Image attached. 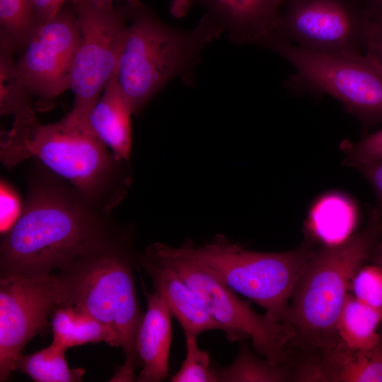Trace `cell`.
Here are the masks:
<instances>
[{"label":"cell","mask_w":382,"mask_h":382,"mask_svg":"<svg viewBox=\"0 0 382 382\" xmlns=\"http://www.w3.org/2000/svg\"><path fill=\"white\" fill-rule=\"evenodd\" d=\"M129 227L45 166L28 181L23 210L0 243V279L47 276Z\"/></svg>","instance_id":"1"},{"label":"cell","mask_w":382,"mask_h":382,"mask_svg":"<svg viewBox=\"0 0 382 382\" xmlns=\"http://www.w3.org/2000/svg\"><path fill=\"white\" fill-rule=\"evenodd\" d=\"M0 157L12 168L33 157L108 213L125 197L131 183L127 162L119 160L87 124L66 116L41 125L36 115L13 121L1 135Z\"/></svg>","instance_id":"2"},{"label":"cell","mask_w":382,"mask_h":382,"mask_svg":"<svg viewBox=\"0 0 382 382\" xmlns=\"http://www.w3.org/2000/svg\"><path fill=\"white\" fill-rule=\"evenodd\" d=\"M130 228L100 243L55 271L61 292L59 307L74 306L108 327L125 362L114 381H132L140 365L136 340L144 316L138 301L134 272L139 255Z\"/></svg>","instance_id":"3"},{"label":"cell","mask_w":382,"mask_h":382,"mask_svg":"<svg viewBox=\"0 0 382 382\" xmlns=\"http://www.w3.org/2000/svg\"><path fill=\"white\" fill-rule=\"evenodd\" d=\"M122 6L127 24L115 76L134 115L172 80L186 76L224 33L206 13L185 30L168 25L141 1Z\"/></svg>","instance_id":"4"},{"label":"cell","mask_w":382,"mask_h":382,"mask_svg":"<svg viewBox=\"0 0 382 382\" xmlns=\"http://www.w3.org/2000/svg\"><path fill=\"white\" fill-rule=\"evenodd\" d=\"M382 238V222L370 207L365 228L345 241L315 250L293 290L284 323L304 355L338 342L337 325L352 279Z\"/></svg>","instance_id":"5"},{"label":"cell","mask_w":382,"mask_h":382,"mask_svg":"<svg viewBox=\"0 0 382 382\" xmlns=\"http://www.w3.org/2000/svg\"><path fill=\"white\" fill-rule=\"evenodd\" d=\"M181 246L236 293L254 301L281 323L294 286L315 250L308 238L290 250L262 253L246 250L221 234L202 245L188 241Z\"/></svg>","instance_id":"6"},{"label":"cell","mask_w":382,"mask_h":382,"mask_svg":"<svg viewBox=\"0 0 382 382\" xmlns=\"http://www.w3.org/2000/svg\"><path fill=\"white\" fill-rule=\"evenodd\" d=\"M144 251L171 267L194 290L229 341L251 340L255 351L268 361L292 364L291 336L284 323L255 312L181 245L170 247L157 242Z\"/></svg>","instance_id":"7"},{"label":"cell","mask_w":382,"mask_h":382,"mask_svg":"<svg viewBox=\"0 0 382 382\" xmlns=\"http://www.w3.org/2000/svg\"><path fill=\"white\" fill-rule=\"evenodd\" d=\"M265 47L293 66V88L336 99L364 128L382 123V76L364 54L308 51L279 35Z\"/></svg>","instance_id":"8"},{"label":"cell","mask_w":382,"mask_h":382,"mask_svg":"<svg viewBox=\"0 0 382 382\" xmlns=\"http://www.w3.org/2000/svg\"><path fill=\"white\" fill-rule=\"evenodd\" d=\"M79 28V43L70 89L74 95L65 116L88 124L87 117L116 71L127 21L123 6L73 0Z\"/></svg>","instance_id":"9"},{"label":"cell","mask_w":382,"mask_h":382,"mask_svg":"<svg viewBox=\"0 0 382 382\" xmlns=\"http://www.w3.org/2000/svg\"><path fill=\"white\" fill-rule=\"evenodd\" d=\"M368 20L360 0H287L278 35L308 51L364 54Z\"/></svg>","instance_id":"10"},{"label":"cell","mask_w":382,"mask_h":382,"mask_svg":"<svg viewBox=\"0 0 382 382\" xmlns=\"http://www.w3.org/2000/svg\"><path fill=\"white\" fill-rule=\"evenodd\" d=\"M79 43L77 14L67 2L50 21L37 24L19 52L16 66L35 108L48 109L53 100L70 89Z\"/></svg>","instance_id":"11"},{"label":"cell","mask_w":382,"mask_h":382,"mask_svg":"<svg viewBox=\"0 0 382 382\" xmlns=\"http://www.w3.org/2000/svg\"><path fill=\"white\" fill-rule=\"evenodd\" d=\"M55 272L42 277L0 279V381H7L27 342L49 325L61 303Z\"/></svg>","instance_id":"12"},{"label":"cell","mask_w":382,"mask_h":382,"mask_svg":"<svg viewBox=\"0 0 382 382\" xmlns=\"http://www.w3.org/2000/svg\"><path fill=\"white\" fill-rule=\"evenodd\" d=\"M199 4L236 44L262 46L278 35L284 0H172L171 10L181 14Z\"/></svg>","instance_id":"13"},{"label":"cell","mask_w":382,"mask_h":382,"mask_svg":"<svg viewBox=\"0 0 382 382\" xmlns=\"http://www.w3.org/2000/svg\"><path fill=\"white\" fill-rule=\"evenodd\" d=\"M296 381L382 382V332L371 347L353 349L337 342L306 357Z\"/></svg>","instance_id":"14"},{"label":"cell","mask_w":382,"mask_h":382,"mask_svg":"<svg viewBox=\"0 0 382 382\" xmlns=\"http://www.w3.org/2000/svg\"><path fill=\"white\" fill-rule=\"evenodd\" d=\"M139 267L150 277L155 291L166 302L181 325L185 336L223 327L209 314L194 290L171 267L144 251L139 253Z\"/></svg>","instance_id":"15"},{"label":"cell","mask_w":382,"mask_h":382,"mask_svg":"<svg viewBox=\"0 0 382 382\" xmlns=\"http://www.w3.org/2000/svg\"><path fill=\"white\" fill-rule=\"evenodd\" d=\"M147 309L138 329L136 349L142 369L137 381L160 382L168 375L172 340V314L157 291L148 292L143 285Z\"/></svg>","instance_id":"16"},{"label":"cell","mask_w":382,"mask_h":382,"mask_svg":"<svg viewBox=\"0 0 382 382\" xmlns=\"http://www.w3.org/2000/svg\"><path fill=\"white\" fill-rule=\"evenodd\" d=\"M132 115L133 112L115 73L88 114L87 121L96 135L115 157L126 162L132 152Z\"/></svg>","instance_id":"17"},{"label":"cell","mask_w":382,"mask_h":382,"mask_svg":"<svg viewBox=\"0 0 382 382\" xmlns=\"http://www.w3.org/2000/svg\"><path fill=\"white\" fill-rule=\"evenodd\" d=\"M357 221L355 203L342 193L332 192L314 202L306 226L312 241L320 243L321 246H331L351 237Z\"/></svg>","instance_id":"18"},{"label":"cell","mask_w":382,"mask_h":382,"mask_svg":"<svg viewBox=\"0 0 382 382\" xmlns=\"http://www.w3.org/2000/svg\"><path fill=\"white\" fill-rule=\"evenodd\" d=\"M52 320V342L66 348L104 341L117 347L111 330L90 314L74 306L56 307Z\"/></svg>","instance_id":"19"},{"label":"cell","mask_w":382,"mask_h":382,"mask_svg":"<svg viewBox=\"0 0 382 382\" xmlns=\"http://www.w3.org/2000/svg\"><path fill=\"white\" fill-rule=\"evenodd\" d=\"M381 323V313L349 294L337 321L338 342L353 349L371 347L379 338Z\"/></svg>","instance_id":"20"},{"label":"cell","mask_w":382,"mask_h":382,"mask_svg":"<svg viewBox=\"0 0 382 382\" xmlns=\"http://www.w3.org/2000/svg\"><path fill=\"white\" fill-rule=\"evenodd\" d=\"M214 372L219 382H285L294 381V376L293 364L262 359L243 340L233 361Z\"/></svg>","instance_id":"21"},{"label":"cell","mask_w":382,"mask_h":382,"mask_svg":"<svg viewBox=\"0 0 382 382\" xmlns=\"http://www.w3.org/2000/svg\"><path fill=\"white\" fill-rule=\"evenodd\" d=\"M67 348L52 342L35 353L19 355L13 369L21 371L37 382L80 381L85 369H70L66 360Z\"/></svg>","instance_id":"22"},{"label":"cell","mask_w":382,"mask_h":382,"mask_svg":"<svg viewBox=\"0 0 382 382\" xmlns=\"http://www.w3.org/2000/svg\"><path fill=\"white\" fill-rule=\"evenodd\" d=\"M15 48L0 38V112L20 119L35 113L33 98L26 91L14 59Z\"/></svg>","instance_id":"23"},{"label":"cell","mask_w":382,"mask_h":382,"mask_svg":"<svg viewBox=\"0 0 382 382\" xmlns=\"http://www.w3.org/2000/svg\"><path fill=\"white\" fill-rule=\"evenodd\" d=\"M37 23L32 0H0V38L20 51Z\"/></svg>","instance_id":"24"},{"label":"cell","mask_w":382,"mask_h":382,"mask_svg":"<svg viewBox=\"0 0 382 382\" xmlns=\"http://www.w3.org/2000/svg\"><path fill=\"white\" fill-rule=\"evenodd\" d=\"M197 336H185L186 356L172 382H216L209 352L199 348Z\"/></svg>","instance_id":"25"},{"label":"cell","mask_w":382,"mask_h":382,"mask_svg":"<svg viewBox=\"0 0 382 382\" xmlns=\"http://www.w3.org/2000/svg\"><path fill=\"white\" fill-rule=\"evenodd\" d=\"M350 290L355 298L382 314L381 265H362L352 279Z\"/></svg>","instance_id":"26"},{"label":"cell","mask_w":382,"mask_h":382,"mask_svg":"<svg viewBox=\"0 0 382 382\" xmlns=\"http://www.w3.org/2000/svg\"><path fill=\"white\" fill-rule=\"evenodd\" d=\"M343 148L348 166L382 161V128L356 142H344Z\"/></svg>","instance_id":"27"},{"label":"cell","mask_w":382,"mask_h":382,"mask_svg":"<svg viewBox=\"0 0 382 382\" xmlns=\"http://www.w3.org/2000/svg\"><path fill=\"white\" fill-rule=\"evenodd\" d=\"M0 228L4 235L16 222L23 205L14 188L3 180H1L0 186Z\"/></svg>","instance_id":"28"},{"label":"cell","mask_w":382,"mask_h":382,"mask_svg":"<svg viewBox=\"0 0 382 382\" xmlns=\"http://www.w3.org/2000/svg\"><path fill=\"white\" fill-rule=\"evenodd\" d=\"M368 16L364 55L382 76V16Z\"/></svg>","instance_id":"29"},{"label":"cell","mask_w":382,"mask_h":382,"mask_svg":"<svg viewBox=\"0 0 382 382\" xmlns=\"http://www.w3.org/2000/svg\"><path fill=\"white\" fill-rule=\"evenodd\" d=\"M352 168L359 170L372 187L376 198L375 209L382 222V161L361 163Z\"/></svg>","instance_id":"30"},{"label":"cell","mask_w":382,"mask_h":382,"mask_svg":"<svg viewBox=\"0 0 382 382\" xmlns=\"http://www.w3.org/2000/svg\"><path fill=\"white\" fill-rule=\"evenodd\" d=\"M73 0H32L37 23H42L53 18L61 8Z\"/></svg>","instance_id":"31"},{"label":"cell","mask_w":382,"mask_h":382,"mask_svg":"<svg viewBox=\"0 0 382 382\" xmlns=\"http://www.w3.org/2000/svg\"><path fill=\"white\" fill-rule=\"evenodd\" d=\"M368 15L382 16V0H360Z\"/></svg>","instance_id":"32"},{"label":"cell","mask_w":382,"mask_h":382,"mask_svg":"<svg viewBox=\"0 0 382 382\" xmlns=\"http://www.w3.org/2000/svg\"><path fill=\"white\" fill-rule=\"evenodd\" d=\"M368 260L371 263L382 266V238L373 248Z\"/></svg>","instance_id":"33"},{"label":"cell","mask_w":382,"mask_h":382,"mask_svg":"<svg viewBox=\"0 0 382 382\" xmlns=\"http://www.w3.org/2000/svg\"><path fill=\"white\" fill-rule=\"evenodd\" d=\"M95 4H101V5H112L115 0H89ZM124 1L126 4L134 5L138 4L141 0H122Z\"/></svg>","instance_id":"34"},{"label":"cell","mask_w":382,"mask_h":382,"mask_svg":"<svg viewBox=\"0 0 382 382\" xmlns=\"http://www.w3.org/2000/svg\"><path fill=\"white\" fill-rule=\"evenodd\" d=\"M286 1H287V0H284V2H285Z\"/></svg>","instance_id":"35"}]
</instances>
